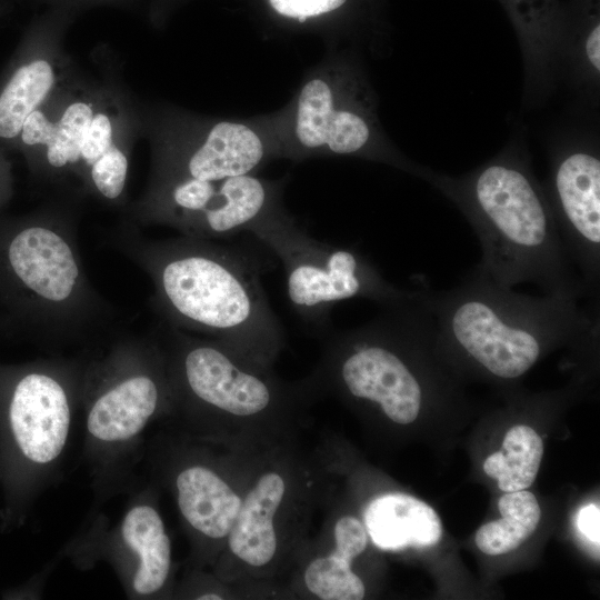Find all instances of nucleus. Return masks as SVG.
I'll return each mask as SVG.
<instances>
[{
    "label": "nucleus",
    "instance_id": "1",
    "mask_svg": "<svg viewBox=\"0 0 600 600\" xmlns=\"http://www.w3.org/2000/svg\"><path fill=\"white\" fill-rule=\"evenodd\" d=\"M106 243L150 279V304L160 321L219 341L238 357L270 359L283 342L258 261L213 240L180 236L152 240L126 220Z\"/></svg>",
    "mask_w": 600,
    "mask_h": 600
},
{
    "label": "nucleus",
    "instance_id": "2",
    "mask_svg": "<svg viewBox=\"0 0 600 600\" xmlns=\"http://www.w3.org/2000/svg\"><path fill=\"white\" fill-rule=\"evenodd\" d=\"M450 199L472 226L482 250L477 264L494 282L534 283L544 294L584 297L543 187L523 152L509 149L452 178L422 177Z\"/></svg>",
    "mask_w": 600,
    "mask_h": 600
},
{
    "label": "nucleus",
    "instance_id": "3",
    "mask_svg": "<svg viewBox=\"0 0 600 600\" xmlns=\"http://www.w3.org/2000/svg\"><path fill=\"white\" fill-rule=\"evenodd\" d=\"M420 292L436 343L502 380L523 376L547 349L596 339L600 329L599 307L568 296L514 292L478 266L451 289Z\"/></svg>",
    "mask_w": 600,
    "mask_h": 600
},
{
    "label": "nucleus",
    "instance_id": "4",
    "mask_svg": "<svg viewBox=\"0 0 600 600\" xmlns=\"http://www.w3.org/2000/svg\"><path fill=\"white\" fill-rule=\"evenodd\" d=\"M77 200L66 196L0 228V293L17 318L48 346L99 339L117 316L83 264Z\"/></svg>",
    "mask_w": 600,
    "mask_h": 600
},
{
    "label": "nucleus",
    "instance_id": "5",
    "mask_svg": "<svg viewBox=\"0 0 600 600\" xmlns=\"http://www.w3.org/2000/svg\"><path fill=\"white\" fill-rule=\"evenodd\" d=\"M139 111L114 86L73 73L23 122L19 139L39 176L66 196L124 209Z\"/></svg>",
    "mask_w": 600,
    "mask_h": 600
},
{
    "label": "nucleus",
    "instance_id": "6",
    "mask_svg": "<svg viewBox=\"0 0 600 600\" xmlns=\"http://www.w3.org/2000/svg\"><path fill=\"white\" fill-rule=\"evenodd\" d=\"M172 403L167 359L154 331L118 337L102 353L86 357L83 456L100 499L126 484L143 432Z\"/></svg>",
    "mask_w": 600,
    "mask_h": 600
},
{
    "label": "nucleus",
    "instance_id": "7",
    "mask_svg": "<svg viewBox=\"0 0 600 600\" xmlns=\"http://www.w3.org/2000/svg\"><path fill=\"white\" fill-rule=\"evenodd\" d=\"M277 159L301 162L321 157L381 162L422 178L386 134L377 94L357 52L328 48L303 76L291 99L266 113Z\"/></svg>",
    "mask_w": 600,
    "mask_h": 600
},
{
    "label": "nucleus",
    "instance_id": "8",
    "mask_svg": "<svg viewBox=\"0 0 600 600\" xmlns=\"http://www.w3.org/2000/svg\"><path fill=\"white\" fill-rule=\"evenodd\" d=\"M86 357L0 366V477L11 518L58 478L80 409Z\"/></svg>",
    "mask_w": 600,
    "mask_h": 600
},
{
    "label": "nucleus",
    "instance_id": "9",
    "mask_svg": "<svg viewBox=\"0 0 600 600\" xmlns=\"http://www.w3.org/2000/svg\"><path fill=\"white\" fill-rule=\"evenodd\" d=\"M249 232L281 261L289 302L309 329H327L339 302L367 299L384 307L410 292L386 280L356 248L312 238L284 206L260 219Z\"/></svg>",
    "mask_w": 600,
    "mask_h": 600
},
{
    "label": "nucleus",
    "instance_id": "10",
    "mask_svg": "<svg viewBox=\"0 0 600 600\" xmlns=\"http://www.w3.org/2000/svg\"><path fill=\"white\" fill-rule=\"evenodd\" d=\"M139 124L150 142L148 181H219L277 159L267 114L219 118L156 106L140 109Z\"/></svg>",
    "mask_w": 600,
    "mask_h": 600
},
{
    "label": "nucleus",
    "instance_id": "11",
    "mask_svg": "<svg viewBox=\"0 0 600 600\" xmlns=\"http://www.w3.org/2000/svg\"><path fill=\"white\" fill-rule=\"evenodd\" d=\"M73 558L107 561L130 599H151L166 588L171 572V541L151 493L139 491L111 529L100 520L70 546Z\"/></svg>",
    "mask_w": 600,
    "mask_h": 600
},
{
    "label": "nucleus",
    "instance_id": "12",
    "mask_svg": "<svg viewBox=\"0 0 600 600\" xmlns=\"http://www.w3.org/2000/svg\"><path fill=\"white\" fill-rule=\"evenodd\" d=\"M568 256L580 272L588 303H600V158L573 144L552 154L543 188Z\"/></svg>",
    "mask_w": 600,
    "mask_h": 600
},
{
    "label": "nucleus",
    "instance_id": "13",
    "mask_svg": "<svg viewBox=\"0 0 600 600\" xmlns=\"http://www.w3.org/2000/svg\"><path fill=\"white\" fill-rule=\"evenodd\" d=\"M271 34L314 36L327 48H344L381 34L386 0H242Z\"/></svg>",
    "mask_w": 600,
    "mask_h": 600
},
{
    "label": "nucleus",
    "instance_id": "14",
    "mask_svg": "<svg viewBox=\"0 0 600 600\" xmlns=\"http://www.w3.org/2000/svg\"><path fill=\"white\" fill-rule=\"evenodd\" d=\"M40 49L14 69L0 92V138H19L26 119L72 74L62 39L74 14L61 9L44 13Z\"/></svg>",
    "mask_w": 600,
    "mask_h": 600
},
{
    "label": "nucleus",
    "instance_id": "15",
    "mask_svg": "<svg viewBox=\"0 0 600 600\" xmlns=\"http://www.w3.org/2000/svg\"><path fill=\"white\" fill-rule=\"evenodd\" d=\"M173 488L180 514L196 534L209 541L229 534L242 499L214 469L186 463L174 472Z\"/></svg>",
    "mask_w": 600,
    "mask_h": 600
},
{
    "label": "nucleus",
    "instance_id": "16",
    "mask_svg": "<svg viewBox=\"0 0 600 600\" xmlns=\"http://www.w3.org/2000/svg\"><path fill=\"white\" fill-rule=\"evenodd\" d=\"M499 1L518 33L526 60L527 84L536 94L552 78L563 52L569 18L559 0Z\"/></svg>",
    "mask_w": 600,
    "mask_h": 600
},
{
    "label": "nucleus",
    "instance_id": "17",
    "mask_svg": "<svg viewBox=\"0 0 600 600\" xmlns=\"http://www.w3.org/2000/svg\"><path fill=\"white\" fill-rule=\"evenodd\" d=\"M363 518L373 543L384 550L427 548L437 544L442 537V523L437 512L406 493L376 498L367 507Z\"/></svg>",
    "mask_w": 600,
    "mask_h": 600
},
{
    "label": "nucleus",
    "instance_id": "18",
    "mask_svg": "<svg viewBox=\"0 0 600 600\" xmlns=\"http://www.w3.org/2000/svg\"><path fill=\"white\" fill-rule=\"evenodd\" d=\"M286 492L283 478L263 473L242 499L228 537L231 553L251 567L269 563L277 550L273 519Z\"/></svg>",
    "mask_w": 600,
    "mask_h": 600
},
{
    "label": "nucleus",
    "instance_id": "19",
    "mask_svg": "<svg viewBox=\"0 0 600 600\" xmlns=\"http://www.w3.org/2000/svg\"><path fill=\"white\" fill-rule=\"evenodd\" d=\"M334 541L332 553L308 566L306 586L323 600H360L364 597V584L351 570V562L366 549L367 531L358 519L342 517L334 526Z\"/></svg>",
    "mask_w": 600,
    "mask_h": 600
},
{
    "label": "nucleus",
    "instance_id": "20",
    "mask_svg": "<svg viewBox=\"0 0 600 600\" xmlns=\"http://www.w3.org/2000/svg\"><path fill=\"white\" fill-rule=\"evenodd\" d=\"M542 454L540 436L528 426H514L506 433L501 450L486 459L483 470L502 491L524 490L534 481Z\"/></svg>",
    "mask_w": 600,
    "mask_h": 600
},
{
    "label": "nucleus",
    "instance_id": "21",
    "mask_svg": "<svg viewBox=\"0 0 600 600\" xmlns=\"http://www.w3.org/2000/svg\"><path fill=\"white\" fill-rule=\"evenodd\" d=\"M501 519L488 522L476 533V544L486 554L499 556L517 549L537 529L541 510L530 491L507 492L498 502Z\"/></svg>",
    "mask_w": 600,
    "mask_h": 600
},
{
    "label": "nucleus",
    "instance_id": "22",
    "mask_svg": "<svg viewBox=\"0 0 600 600\" xmlns=\"http://www.w3.org/2000/svg\"><path fill=\"white\" fill-rule=\"evenodd\" d=\"M582 12L578 24L574 26L578 31L573 36L576 42L570 48L574 49V62L578 64L579 73L583 76V80L594 82L600 72L599 13L596 11V6L591 9V13L587 14L586 8L582 9Z\"/></svg>",
    "mask_w": 600,
    "mask_h": 600
},
{
    "label": "nucleus",
    "instance_id": "23",
    "mask_svg": "<svg viewBox=\"0 0 600 600\" xmlns=\"http://www.w3.org/2000/svg\"><path fill=\"white\" fill-rule=\"evenodd\" d=\"M48 6V9H61L73 13L74 16L83 10L94 7H119L130 8L137 0H41Z\"/></svg>",
    "mask_w": 600,
    "mask_h": 600
},
{
    "label": "nucleus",
    "instance_id": "24",
    "mask_svg": "<svg viewBox=\"0 0 600 600\" xmlns=\"http://www.w3.org/2000/svg\"><path fill=\"white\" fill-rule=\"evenodd\" d=\"M577 528L589 541L599 547L600 542V509L598 504L590 503L579 509Z\"/></svg>",
    "mask_w": 600,
    "mask_h": 600
},
{
    "label": "nucleus",
    "instance_id": "25",
    "mask_svg": "<svg viewBox=\"0 0 600 600\" xmlns=\"http://www.w3.org/2000/svg\"><path fill=\"white\" fill-rule=\"evenodd\" d=\"M191 0H151L148 16L154 27H162L169 18Z\"/></svg>",
    "mask_w": 600,
    "mask_h": 600
},
{
    "label": "nucleus",
    "instance_id": "26",
    "mask_svg": "<svg viewBox=\"0 0 600 600\" xmlns=\"http://www.w3.org/2000/svg\"><path fill=\"white\" fill-rule=\"evenodd\" d=\"M1 183H6V181H0Z\"/></svg>",
    "mask_w": 600,
    "mask_h": 600
}]
</instances>
